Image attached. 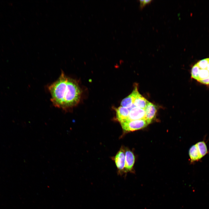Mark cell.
I'll list each match as a JSON object with an SVG mask.
<instances>
[{"mask_svg": "<svg viewBox=\"0 0 209 209\" xmlns=\"http://www.w3.org/2000/svg\"><path fill=\"white\" fill-rule=\"evenodd\" d=\"M145 109L136 107L132 108L129 111L127 120H136L145 119Z\"/></svg>", "mask_w": 209, "mask_h": 209, "instance_id": "6", "label": "cell"}, {"mask_svg": "<svg viewBox=\"0 0 209 209\" xmlns=\"http://www.w3.org/2000/svg\"><path fill=\"white\" fill-rule=\"evenodd\" d=\"M196 144L200 150L202 156L203 157L208 152L206 143L204 141H201L197 143Z\"/></svg>", "mask_w": 209, "mask_h": 209, "instance_id": "12", "label": "cell"}, {"mask_svg": "<svg viewBox=\"0 0 209 209\" xmlns=\"http://www.w3.org/2000/svg\"><path fill=\"white\" fill-rule=\"evenodd\" d=\"M132 93L133 95V104L134 105L145 109L149 101L139 93L136 86L135 87Z\"/></svg>", "mask_w": 209, "mask_h": 209, "instance_id": "4", "label": "cell"}, {"mask_svg": "<svg viewBox=\"0 0 209 209\" xmlns=\"http://www.w3.org/2000/svg\"><path fill=\"white\" fill-rule=\"evenodd\" d=\"M145 110V119L146 120L149 124L155 116L157 112L156 107L155 105L149 102Z\"/></svg>", "mask_w": 209, "mask_h": 209, "instance_id": "8", "label": "cell"}, {"mask_svg": "<svg viewBox=\"0 0 209 209\" xmlns=\"http://www.w3.org/2000/svg\"><path fill=\"white\" fill-rule=\"evenodd\" d=\"M51 100L55 107L67 112L79 102L81 92L78 83L62 71L58 79L48 87Z\"/></svg>", "mask_w": 209, "mask_h": 209, "instance_id": "1", "label": "cell"}, {"mask_svg": "<svg viewBox=\"0 0 209 209\" xmlns=\"http://www.w3.org/2000/svg\"><path fill=\"white\" fill-rule=\"evenodd\" d=\"M134 96L132 92L121 102V106L127 108L131 107L133 104Z\"/></svg>", "mask_w": 209, "mask_h": 209, "instance_id": "11", "label": "cell"}, {"mask_svg": "<svg viewBox=\"0 0 209 209\" xmlns=\"http://www.w3.org/2000/svg\"><path fill=\"white\" fill-rule=\"evenodd\" d=\"M191 77L199 83L209 85V58L195 64L191 71Z\"/></svg>", "mask_w": 209, "mask_h": 209, "instance_id": "2", "label": "cell"}, {"mask_svg": "<svg viewBox=\"0 0 209 209\" xmlns=\"http://www.w3.org/2000/svg\"><path fill=\"white\" fill-rule=\"evenodd\" d=\"M125 154L123 149H120L114 158L116 167L119 172H124L125 165Z\"/></svg>", "mask_w": 209, "mask_h": 209, "instance_id": "5", "label": "cell"}, {"mask_svg": "<svg viewBox=\"0 0 209 209\" xmlns=\"http://www.w3.org/2000/svg\"><path fill=\"white\" fill-rule=\"evenodd\" d=\"M116 118L120 123L127 120L129 112L128 108L120 106L116 109Z\"/></svg>", "mask_w": 209, "mask_h": 209, "instance_id": "9", "label": "cell"}, {"mask_svg": "<svg viewBox=\"0 0 209 209\" xmlns=\"http://www.w3.org/2000/svg\"><path fill=\"white\" fill-rule=\"evenodd\" d=\"M125 165L124 172L126 173L131 171L135 162V158L133 153L129 150L125 152Z\"/></svg>", "mask_w": 209, "mask_h": 209, "instance_id": "7", "label": "cell"}, {"mask_svg": "<svg viewBox=\"0 0 209 209\" xmlns=\"http://www.w3.org/2000/svg\"><path fill=\"white\" fill-rule=\"evenodd\" d=\"M140 7L142 8L146 5L147 4L151 3L152 1V0H140Z\"/></svg>", "mask_w": 209, "mask_h": 209, "instance_id": "13", "label": "cell"}, {"mask_svg": "<svg viewBox=\"0 0 209 209\" xmlns=\"http://www.w3.org/2000/svg\"><path fill=\"white\" fill-rule=\"evenodd\" d=\"M120 123L124 131L125 132L140 129L146 127L149 123L145 119L126 120Z\"/></svg>", "mask_w": 209, "mask_h": 209, "instance_id": "3", "label": "cell"}, {"mask_svg": "<svg viewBox=\"0 0 209 209\" xmlns=\"http://www.w3.org/2000/svg\"><path fill=\"white\" fill-rule=\"evenodd\" d=\"M189 153L191 162L198 161L203 157L196 144L190 148Z\"/></svg>", "mask_w": 209, "mask_h": 209, "instance_id": "10", "label": "cell"}]
</instances>
